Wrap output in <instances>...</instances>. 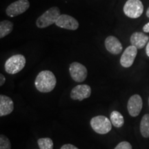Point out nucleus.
<instances>
[{
	"label": "nucleus",
	"mask_w": 149,
	"mask_h": 149,
	"mask_svg": "<svg viewBox=\"0 0 149 149\" xmlns=\"http://www.w3.org/2000/svg\"><path fill=\"white\" fill-rule=\"evenodd\" d=\"M110 120L112 124L116 128H121L124 124V117L120 112L117 111H113L111 113Z\"/></svg>",
	"instance_id": "dca6fc26"
},
{
	"label": "nucleus",
	"mask_w": 149,
	"mask_h": 149,
	"mask_svg": "<svg viewBox=\"0 0 149 149\" xmlns=\"http://www.w3.org/2000/svg\"><path fill=\"white\" fill-rule=\"evenodd\" d=\"M60 149H79L77 147L74 146V145L70 144H67L63 145L61 147Z\"/></svg>",
	"instance_id": "412c9836"
},
{
	"label": "nucleus",
	"mask_w": 149,
	"mask_h": 149,
	"mask_svg": "<svg viewBox=\"0 0 149 149\" xmlns=\"http://www.w3.org/2000/svg\"><path fill=\"white\" fill-rule=\"evenodd\" d=\"M57 79L55 74L50 70H42L37 74L35 85L41 93H49L55 88Z\"/></svg>",
	"instance_id": "f257e3e1"
},
{
	"label": "nucleus",
	"mask_w": 149,
	"mask_h": 149,
	"mask_svg": "<svg viewBox=\"0 0 149 149\" xmlns=\"http://www.w3.org/2000/svg\"><path fill=\"white\" fill-rule=\"evenodd\" d=\"M29 7L30 2L29 0H17L8 5L6 10V13L8 16L14 17L25 13Z\"/></svg>",
	"instance_id": "423d86ee"
},
{
	"label": "nucleus",
	"mask_w": 149,
	"mask_h": 149,
	"mask_svg": "<svg viewBox=\"0 0 149 149\" xmlns=\"http://www.w3.org/2000/svg\"><path fill=\"white\" fill-rule=\"evenodd\" d=\"M61 15L60 10L58 7L54 6L44 12L42 15L37 18L36 26L39 29H45L55 24L56 21Z\"/></svg>",
	"instance_id": "f03ea898"
},
{
	"label": "nucleus",
	"mask_w": 149,
	"mask_h": 149,
	"mask_svg": "<svg viewBox=\"0 0 149 149\" xmlns=\"http://www.w3.org/2000/svg\"><path fill=\"white\" fill-rule=\"evenodd\" d=\"M114 149H133V148L129 142L124 141L119 143Z\"/></svg>",
	"instance_id": "aec40b11"
},
{
	"label": "nucleus",
	"mask_w": 149,
	"mask_h": 149,
	"mask_svg": "<svg viewBox=\"0 0 149 149\" xmlns=\"http://www.w3.org/2000/svg\"><path fill=\"white\" fill-rule=\"evenodd\" d=\"M14 110V103L9 97L1 95H0V117L6 116L12 113Z\"/></svg>",
	"instance_id": "ddd939ff"
},
{
	"label": "nucleus",
	"mask_w": 149,
	"mask_h": 149,
	"mask_svg": "<svg viewBox=\"0 0 149 149\" xmlns=\"http://www.w3.org/2000/svg\"><path fill=\"white\" fill-rule=\"evenodd\" d=\"M91 95V88L86 84H80L76 86L70 92V97L73 100L82 101L88 98Z\"/></svg>",
	"instance_id": "9d476101"
},
{
	"label": "nucleus",
	"mask_w": 149,
	"mask_h": 149,
	"mask_svg": "<svg viewBox=\"0 0 149 149\" xmlns=\"http://www.w3.org/2000/svg\"><path fill=\"white\" fill-rule=\"evenodd\" d=\"M13 29V23L8 20H3L0 22V38L2 39L10 34Z\"/></svg>",
	"instance_id": "2eb2a0df"
},
{
	"label": "nucleus",
	"mask_w": 149,
	"mask_h": 149,
	"mask_svg": "<svg viewBox=\"0 0 149 149\" xmlns=\"http://www.w3.org/2000/svg\"><path fill=\"white\" fill-rule=\"evenodd\" d=\"M37 144L40 149H53V141L49 137L39 139Z\"/></svg>",
	"instance_id": "a211bd4d"
},
{
	"label": "nucleus",
	"mask_w": 149,
	"mask_h": 149,
	"mask_svg": "<svg viewBox=\"0 0 149 149\" xmlns=\"http://www.w3.org/2000/svg\"><path fill=\"white\" fill-rule=\"evenodd\" d=\"M123 10L128 17L138 18L143 13L144 5L140 0H128L124 6Z\"/></svg>",
	"instance_id": "39448f33"
},
{
	"label": "nucleus",
	"mask_w": 149,
	"mask_h": 149,
	"mask_svg": "<svg viewBox=\"0 0 149 149\" xmlns=\"http://www.w3.org/2000/svg\"><path fill=\"white\" fill-rule=\"evenodd\" d=\"M143 102L142 99L139 95L135 94L131 96L128 100L127 109L128 113L130 116L137 117L138 116L142 109Z\"/></svg>",
	"instance_id": "1a4fd4ad"
},
{
	"label": "nucleus",
	"mask_w": 149,
	"mask_h": 149,
	"mask_svg": "<svg viewBox=\"0 0 149 149\" xmlns=\"http://www.w3.org/2000/svg\"><path fill=\"white\" fill-rule=\"evenodd\" d=\"M149 37L144 33L135 32L130 36V41L132 46H135L137 49H141L148 44Z\"/></svg>",
	"instance_id": "4468645a"
},
{
	"label": "nucleus",
	"mask_w": 149,
	"mask_h": 149,
	"mask_svg": "<svg viewBox=\"0 0 149 149\" xmlns=\"http://www.w3.org/2000/svg\"><path fill=\"white\" fill-rule=\"evenodd\" d=\"M91 126L95 133L101 135L107 134L112 129L111 120L103 115H98L93 117L91 120Z\"/></svg>",
	"instance_id": "20e7f679"
},
{
	"label": "nucleus",
	"mask_w": 149,
	"mask_h": 149,
	"mask_svg": "<svg viewBox=\"0 0 149 149\" xmlns=\"http://www.w3.org/2000/svg\"><path fill=\"white\" fill-rule=\"evenodd\" d=\"M6 81V78L4 76H3V74H0V86H2L4 84Z\"/></svg>",
	"instance_id": "4be33fe9"
},
{
	"label": "nucleus",
	"mask_w": 149,
	"mask_h": 149,
	"mask_svg": "<svg viewBox=\"0 0 149 149\" xmlns=\"http://www.w3.org/2000/svg\"><path fill=\"white\" fill-rule=\"evenodd\" d=\"M146 53L147 56L149 57V42H148V44H147L146 47Z\"/></svg>",
	"instance_id": "b1692460"
},
{
	"label": "nucleus",
	"mask_w": 149,
	"mask_h": 149,
	"mask_svg": "<svg viewBox=\"0 0 149 149\" xmlns=\"http://www.w3.org/2000/svg\"><path fill=\"white\" fill-rule=\"evenodd\" d=\"M140 133L145 138H149V114L144 115L141 119Z\"/></svg>",
	"instance_id": "f3484780"
},
{
	"label": "nucleus",
	"mask_w": 149,
	"mask_h": 149,
	"mask_svg": "<svg viewBox=\"0 0 149 149\" xmlns=\"http://www.w3.org/2000/svg\"><path fill=\"white\" fill-rule=\"evenodd\" d=\"M148 105H149V98H148Z\"/></svg>",
	"instance_id": "a878e982"
},
{
	"label": "nucleus",
	"mask_w": 149,
	"mask_h": 149,
	"mask_svg": "<svg viewBox=\"0 0 149 149\" xmlns=\"http://www.w3.org/2000/svg\"><path fill=\"white\" fill-rule=\"evenodd\" d=\"M106 49L113 55H118L122 53L123 46L120 40L114 36H109L105 40Z\"/></svg>",
	"instance_id": "f8f14e48"
},
{
	"label": "nucleus",
	"mask_w": 149,
	"mask_h": 149,
	"mask_svg": "<svg viewBox=\"0 0 149 149\" xmlns=\"http://www.w3.org/2000/svg\"><path fill=\"white\" fill-rule=\"evenodd\" d=\"M26 58L23 55H15L11 56L5 62L4 68L7 73L14 74L20 72L26 65Z\"/></svg>",
	"instance_id": "7ed1b4c3"
},
{
	"label": "nucleus",
	"mask_w": 149,
	"mask_h": 149,
	"mask_svg": "<svg viewBox=\"0 0 149 149\" xmlns=\"http://www.w3.org/2000/svg\"><path fill=\"white\" fill-rule=\"evenodd\" d=\"M143 31L144 33H149V22L144 26V27H143Z\"/></svg>",
	"instance_id": "5701e85b"
},
{
	"label": "nucleus",
	"mask_w": 149,
	"mask_h": 149,
	"mask_svg": "<svg viewBox=\"0 0 149 149\" xmlns=\"http://www.w3.org/2000/svg\"><path fill=\"white\" fill-rule=\"evenodd\" d=\"M55 25L61 29L75 31L79 28V22L73 17L63 14L57 19L55 22Z\"/></svg>",
	"instance_id": "6e6552de"
},
{
	"label": "nucleus",
	"mask_w": 149,
	"mask_h": 149,
	"mask_svg": "<svg viewBox=\"0 0 149 149\" xmlns=\"http://www.w3.org/2000/svg\"><path fill=\"white\" fill-rule=\"evenodd\" d=\"M69 72L72 79L76 82H82L86 79L87 68L79 62H72L69 66Z\"/></svg>",
	"instance_id": "0eeeda50"
},
{
	"label": "nucleus",
	"mask_w": 149,
	"mask_h": 149,
	"mask_svg": "<svg viewBox=\"0 0 149 149\" xmlns=\"http://www.w3.org/2000/svg\"><path fill=\"white\" fill-rule=\"evenodd\" d=\"M0 149H11L10 140L3 134L0 135Z\"/></svg>",
	"instance_id": "6ab92c4d"
},
{
	"label": "nucleus",
	"mask_w": 149,
	"mask_h": 149,
	"mask_svg": "<svg viewBox=\"0 0 149 149\" xmlns=\"http://www.w3.org/2000/svg\"><path fill=\"white\" fill-rule=\"evenodd\" d=\"M146 16L148 17L149 18V7L148 8V9H147V10H146Z\"/></svg>",
	"instance_id": "393cba45"
},
{
	"label": "nucleus",
	"mask_w": 149,
	"mask_h": 149,
	"mask_svg": "<svg viewBox=\"0 0 149 149\" xmlns=\"http://www.w3.org/2000/svg\"><path fill=\"white\" fill-rule=\"evenodd\" d=\"M137 54V48L134 46H129L125 49L120 58V64L124 68H129L133 64Z\"/></svg>",
	"instance_id": "9b49d317"
}]
</instances>
